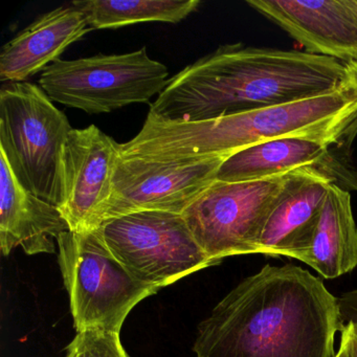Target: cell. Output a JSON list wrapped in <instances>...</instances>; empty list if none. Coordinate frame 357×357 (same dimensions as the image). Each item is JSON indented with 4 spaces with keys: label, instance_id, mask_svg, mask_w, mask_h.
Here are the masks:
<instances>
[{
    "label": "cell",
    "instance_id": "1",
    "mask_svg": "<svg viewBox=\"0 0 357 357\" xmlns=\"http://www.w3.org/2000/svg\"><path fill=\"white\" fill-rule=\"evenodd\" d=\"M337 298L296 265L266 264L198 326L197 357H335Z\"/></svg>",
    "mask_w": 357,
    "mask_h": 357
},
{
    "label": "cell",
    "instance_id": "2",
    "mask_svg": "<svg viewBox=\"0 0 357 357\" xmlns=\"http://www.w3.org/2000/svg\"><path fill=\"white\" fill-rule=\"evenodd\" d=\"M344 64L307 52L225 45L169 79L149 114L197 122L323 95L344 87Z\"/></svg>",
    "mask_w": 357,
    "mask_h": 357
},
{
    "label": "cell",
    "instance_id": "3",
    "mask_svg": "<svg viewBox=\"0 0 357 357\" xmlns=\"http://www.w3.org/2000/svg\"><path fill=\"white\" fill-rule=\"evenodd\" d=\"M357 122V99L344 87L291 103L197 121L188 141L200 158H227L245 148L288 137L342 141Z\"/></svg>",
    "mask_w": 357,
    "mask_h": 357
},
{
    "label": "cell",
    "instance_id": "4",
    "mask_svg": "<svg viewBox=\"0 0 357 357\" xmlns=\"http://www.w3.org/2000/svg\"><path fill=\"white\" fill-rule=\"evenodd\" d=\"M38 85L9 82L0 91V154L31 193L60 208L62 152L73 130Z\"/></svg>",
    "mask_w": 357,
    "mask_h": 357
},
{
    "label": "cell",
    "instance_id": "5",
    "mask_svg": "<svg viewBox=\"0 0 357 357\" xmlns=\"http://www.w3.org/2000/svg\"><path fill=\"white\" fill-rule=\"evenodd\" d=\"M56 241L77 333L102 330L120 334L130 311L158 292L137 281L114 258L100 227L64 231Z\"/></svg>",
    "mask_w": 357,
    "mask_h": 357
},
{
    "label": "cell",
    "instance_id": "6",
    "mask_svg": "<svg viewBox=\"0 0 357 357\" xmlns=\"http://www.w3.org/2000/svg\"><path fill=\"white\" fill-rule=\"evenodd\" d=\"M168 76V68L143 47L123 55L58 60L41 73L38 83L52 101L98 114L148 103L166 89Z\"/></svg>",
    "mask_w": 357,
    "mask_h": 357
},
{
    "label": "cell",
    "instance_id": "7",
    "mask_svg": "<svg viewBox=\"0 0 357 357\" xmlns=\"http://www.w3.org/2000/svg\"><path fill=\"white\" fill-rule=\"evenodd\" d=\"M99 227L114 258L137 281L158 291L218 265L198 245L183 214L142 211L110 219Z\"/></svg>",
    "mask_w": 357,
    "mask_h": 357
},
{
    "label": "cell",
    "instance_id": "8",
    "mask_svg": "<svg viewBox=\"0 0 357 357\" xmlns=\"http://www.w3.org/2000/svg\"><path fill=\"white\" fill-rule=\"evenodd\" d=\"M287 174L265 181H215L185 212L183 218L204 254L219 264L225 258L258 254L265 223Z\"/></svg>",
    "mask_w": 357,
    "mask_h": 357
},
{
    "label": "cell",
    "instance_id": "9",
    "mask_svg": "<svg viewBox=\"0 0 357 357\" xmlns=\"http://www.w3.org/2000/svg\"><path fill=\"white\" fill-rule=\"evenodd\" d=\"M225 160L162 162L120 158L99 227L110 219L142 211L183 214L216 181Z\"/></svg>",
    "mask_w": 357,
    "mask_h": 357
},
{
    "label": "cell",
    "instance_id": "10",
    "mask_svg": "<svg viewBox=\"0 0 357 357\" xmlns=\"http://www.w3.org/2000/svg\"><path fill=\"white\" fill-rule=\"evenodd\" d=\"M120 158L121 144L96 125L70 131L62 152L59 208L70 231L99 227L100 215L112 195Z\"/></svg>",
    "mask_w": 357,
    "mask_h": 357
},
{
    "label": "cell",
    "instance_id": "11",
    "mask_svg": "<svg viewBox=\"0 0 357 357\" xmlns=\"http://www.w3.org/2000/svg\"><path fill=\"white\" fill-rule=\"evenodd\" d=\"M246 3L283 29L307 53L342 63L357 57V22L346 0H248Z\"/></svg>",
    "mask_w": 357,
    "mask_h": 357
},
{
    "label": "cell",
    "instance_id": "12",
    "mask_svg": "<svg viewBox=\"0 0 357 357\" xmlns=\"http://www.w3.org/2000/svg\"><path fill=\"white\" fill-rule=\"evenodd\" d=\"M336 181L317 168L288 173L258 245V255L302 260L310 245L328 189Z\"/></svg>",
    "mask_w": 357,
    "mask_h": 357
},
{
    "label": "cell",
    "instance_id": "13",
    "mask_svg": "<svg viewBox=\"0 0 357 357\" xmlns=\"http://www.w3.org/2000/svg\"><path fill=\"white\" fill-rule=\"evenodd\" d=\"M0 248L3 256L20 248L26 255L54 254L55 240L70 231L59 208L26 189L0 154Z\"/></svg>",
    "mask_w": 357,
    "mask_h": 357
},
{
    "label": "cell",
    "instance_id": "14",
    "mask_svg": "<svg viewBox=\"0 0 357 357\" xmlns=\"http://www.w3.org/2000/svg\"><path fill=\"white\" fill-rule=\"evenodd\" d=\"M91 30L84 14L73 5L40 16L3 45L0 54V80L26 82L60 60L70 45Z\"/></svg>",
    "mask_w": 357,
    "mask_h": 357
},
{
    "label": "cell",
    "instance_id": "15",
    "mask_svg": "<svg viewBox=\"0 0 357 357\" xmlns=\"http://www.w3.org/2000/svg\"><path fill=\"white\" fill-rule=\"evenodd\" d=\"M338 143L314 137H288L257 144L225 160L217 172L216 181H265L298 169L317 168L325 164L330 148Z\"/></svg>",
    "mask_w": 357,
    "mask_h": 357
},
{
    "label": "cell",
    "instance_id": "16",
    "mask_svg": "<svg viewBox=\"0 0 357 357\" xmlns=\"http://www.w3.org/2000/svg\"><path fill=\"white\" fill-rule=\"evenodd\" d=\"M301 262L327 280L357 267V227L351 196L337 183L329 185L310 245Z\"/></svg>",
    "mask_w": 357,
    "mask_h": 357
},
{
    "label": "cell",
    "instance_id": "17",
    "mask_svg": "<svg viewBox=\"0 0 357 357\" xmlns=\"http://www.w3.org/2000/svg\"><path fill=\"white\" fill-rule=\"evenodd\" d=\"M93 30L119 29L141 22L178 24L200 6L199 0H77Z\"/></svg>",
    "mask_w": 357,
    "mask_h": 357
},
{
    "label": "cell",
    "instance_id": "18",
    "mask_svg": "<svg viewBox=\"0 0 357 357\" xmlns=\"http://www.w3.org/2000/svg\"><path fill=\"white\" fill-rule=\"evenodd\" d=\"M66 350L73 357H130L123 348L120 334L102 330L77 333Z\"/></svg>",
    "mask_w": 357,
    "mask_h": 357
},
{
    "label": "cell",
    "instance_id": "19",
    "mask_svg": "<svg viewBox=\"0 0 357 357\" xmlns=\"http://www.w3.org/2000/svg\"><path fill=\"white\" fill-rule=\"evenodd\" d=\"M337 300L342 328L357 323V288L340 294Z\"/></svg>",
    "mask_w": 357,
    "mask_h": 357
},
{
    "label": "cell",
    "instance_id": "20",
    "mask_svg": "<svg viewBox=\"0 0 357 357\" xmlns=\"http://www.w3.org/2000/svg\"><path fill=\"white\" fill-rule=\"evenodd\" d=\"M342 357H357V323L349 324L340 330Z\"/></svg>",
    "mask_w": 357,
    "mask_h": 357
},
{
    "label": "cell",
    "instance_id": "21",
    "mask_svg": "<svg viewBox=\"0 0 357 357\" xmlns=\"http://www.w3.org/2000/svg\"><path fill=\"white\" fill-rule=\"evenodd\" d=\"M344 64V87L357 99V57Z\"/></svg>",
    "mask_w": 357,
    "mask_h": 357
},
{
    "label": "cell",
    "instance_id": "22",
    "mask_svg": "<svg viewBox=\"0 0 357 357\" xmlns=\"http://www.w3.org/2000/svg\"><path fill=\"white\" fill-rule=\"evenodd\" d=\"M346 3L357 22V0H346Z\"/></svg>",
    "mask_w": 357,
    "mask_h": 357
},
{
    "label": "cell",
    "instance_id": "23",
    "mask_svg": "<svg viewBox=\"0 0 357 357\" xmlns=\"http://www.w3.org/2000/svg\"><path fill=\"white\" fill-rule=\"evenodd\" d=\"M335 357H342V350H340V349H338L337 352H336Z\"/></svg>",
    "mask_w": 357,
    "mask_h": 357
},
{
    "label": "cell",
    "instance_id": "24",
    "mask_svg": "<svg viewBox=\"0 0 357 357\" xmlns=\"http://www.w3.org/2000/svg\"><path fill=\"white\" fill-rule=\"evenodd\" d=\"M66 357H73L72 354H70V353H68V355H66Z\"/></svg>",
    "mask_w": 357,
    "mask_h": 357
}]
</instances>
